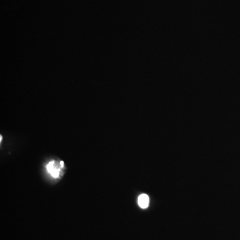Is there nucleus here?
Returning a JSON list of instances; mask_svg holds the SVG:
<instances>
[{
  "label": "nucleus",
  "instance_id": "nucleus-1",
  "mask_svg": "<svg viewBox=\"0 0 240 240\" xmlns=\"http://www.w3.org/2000/svg\"><path fill=\"white\" fill-rule=\"evenodd\" d=\"M149 197L146 194H141L138 198V204L140 207L143 209H145L149 205Z\"/></svg>",
  "mask_w": 240,
  "mask_h": 240
},
{
  "label": "nucleus",
  "instance_id": "nucleus-2",
  "mask_svg": "<svg viewBox=\"0 0 240 240\" xmlns=\"http://www.w3.org/2000/svg\"><path fill=\"white\" fill-rule=\"evenodd\" d=\"M53 164H54V162H51L48 165V166H47V170H48V171L50 173H51V171H52L55 169L54 168V165H53Z\"/></svg>",
  "mask_w": 240,
  "mask_h": 240
},
{
  "label": "nucleus",
  "instance_id": "nucleus-3",
  "mask_svg": "<svg viewBox=\"0 0 240 240\" xmlns=\"http://www.w3.org/2000/svg\"><path fill=\"white\" fill-rule=\"evenodd\" d=\"M60 165H61V168H63V162H62V161H61V162H60Z\"/></svg>",
  "mask_w": 240,
  "mask_h": 240
}]
</instances>
